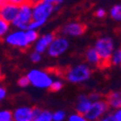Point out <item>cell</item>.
I'll list each match as a JSON object with an SVG mask.
<instances>
[{"label": "cell", "instance_id": "cell-1", "mask_svg": "<svg viewBox=\"0 0 121 121\" xmlns=\"http://www.w3.org/2000/svg\"><path fill=\"white\" fill-rule=\"evenodd\" d=\"M95 49L101 59V68L110 66V57L114 50L113 40L109 37L99 38L95 43Z\"/></svg>", "mask_w": 121, "mask_h": 121}, {"label": "cell", "instance_id": "cell-2", "mask_svg": "<svg viewBox=\"0 0 121 121\" xmlns=\"http://www.w3.org/2000/svg\"><path fill=\"white\" fill-rule=\"evenodd\" d=\"M92 75L91 68L86 64H79L71 67L65 72V78L72 83H82L90 78Z\"/></svg>", "mask_w": 121, "mask_h": 121}, {"label": "cell", "instance_id": "cell-3", "mask_svg": "<svg viewBox=\"0 0 121 121\" xmlns=\"http://www.w3.org/2000/svg\"><path fill=\"white\" fill-rule=\"evenodd\" d=\"M29 83L39 89H49L53 79L48 72L39 69H33L26 75Z\"/></svg>", "mask_w": 121, "mask_h": 121}, {"label": "cell", "instance_id": "cell-4", "mask_svg": "<svg viewBox=\"0 0 121 121\" xmlns=\"http://www.w3.org/2000/svg\"><path fill=\"white\" fill-rule=\"evenodd\" d=\"M109 109V106L107 100L101 99L95 102H92L89 109L84 113V116L88 121H98L106 115Z\"/></svg>", "mask_w": 121, "mask_h": 121}, {"label": "cell", "instance_id": "cell-5", "mask_svg": "<svg viewBox=\"0 0 121 121\" xmlns=\"http://www.w3.org/2000/svg\"><path fill=\"white\" fill-rule=\"evenodd\" d=\"M32 21V6H30L28 3H25L22 6H19V12L17 17L13 21L12 24L18 28V30H25L28 29V24Z\"/></svg>", "mask_w": 121, "mask_h": 121}, {"label": "cell", "instance_id": "cell-6", "mask_svg": "<svg viewBox=\"0 0 121 121\" xmlns=\"http://www.w3.org/2000/svg\"><path fill=\"white\" fill-rule=\"evenodd\" d=\"M55 10V5L49 2H42L32 7V19L34 21H46Z\"/></svg>", "mask_w": 121, "mask_h": 121}, {"label": "cell", "instance_id": "cell-7", "mask_svg": "<svg viewBox=\"0 0 121 121\" xmlns=\"http://www.w3.org/2000/svg\"><path fill=\"white\" fill-rule=\"evenodd\" d=\"M68 48H69V41L63 36H58V37H54L53 41L48 46L47 50L49 56L58 57L62 55Z\"/></svg>", "mask_w": 121, "mask_h": 121}, {"label": "cell", "instance_id": "cell-8", "mask_svg": "<svg viewBox=\"0 0 121 121\" xmlns=\"http://www.w3.org/2000/svg\"><path fill=\"white\" fill-rule=\"evenodd\" d=\"M5 41L8 45L18 48H27L30 47L27 42L25 31L22 30H17L12 33H9L5 38Z\"/></svg>", "mask_w": 121, "mask_h": 121}, {"label": "cell", "instance_id": "cell-9", "mask_svg": "<svg viewBox=\"0 0 121 121\" xmlns=\"http://www.w3.org/2000/svg\"><path fill=\"white\" fill-rule=\"evenodd\" d=\"M19 12V6L9 2H4L0 6V17L9 23H12Z\"/></svg>", "mask_w": 121, "mask_h": 121}, {"label": "cell", "instance_id": "cell-10", "mask_svg": "<svg viewBox=\"0 0 121 121\" xmlns=\"http://www.w3.org/2000/svg\"><path fill=\"white\" fill-rule=\"evenodd\" d=\"M87 29V26L82 22H69L66 25H64L60 33L64 36H72V37H77L82 35Z\"/></svg>", "mask_w": 121, "mask_h": 121}, {"label": "cell", "instance_id": "cell-11", "mask_svg": "<svg viewBox=\"0 0 121 121\" xmlns=\"http://www.w3.org/2000/svg\"><path fill=\"white\" fill-rule=\"evenodd\" d=\"M12 112L14 121H32L34 117V108L22 106L17 108Z\"/></svg>", "mask_w": 121, "mask_h": 121}, {"label": "cell", "instance_id": "cell-12", "mask_svg": "<svg viewBox=\"0 0 121 121\" xmlns=\"http://www.w3.org/2000/svg\"><path fill=\"white\" fill-rule=\"evenodd\" d=\"M54 37H55L54 33H48V34L43 35L41 38H39L35 44V52H37L39 53L45 52L48 49V46L53 41Z\"/></svg>", "mask_w": 121, "mask_h": 121}, {"label": "cell", "instance_id": "cell-13", "mask_svg": "<svg viewBox=\"0 0 121 121\" xmlns=\"http://www.w3.org/2000/svg\"><path fill=\"white\" fill-rule=\"evenodd\" d=\"M91 104H92V101L89 99L88 95L80 94L78 96V102H77V106H76L77 112L84 114L87 110L89 109Z\"/></svg>", "mask_w": 121, "mask_h": 121}, {"label": "cell", "instance_id": "cell-14", "mask_svg": "<svg viewBox=\"0 0 121 121\" xmlns=\"http://www.w3.org/2000/svg\"><path fill=\"white\" fill-rule=\"evenodd\" d=\"M32 121H53L52 112L48 109L34 108V117Z\"/></svg>", "mask_w": 121, "mask_h": 121}, {"label": "cell", "instance_id": "cell-15", "mask_svg": "<svg viewBox=\"0 0 121 121\" xmlns=\"http://www.w3.org/2000/svg\"><path fill=\"white\" fill-rule=\"evenodd\" d=\"M107 102L109 108L113 109L121 108V90L109 93L107 97Z\"/></svg>", "mask_w": 121, "mask_h": 121}, {"label": "cell", "instance_id": "cell-16", "mask_svg": "<svg viewBox=\"0 0 121 121\" xmlns=\"http://www.w3.org/2000/svg\"><path fill=\"white\" fill-rule=\"evenodd\" d=\"M85 58H86L87 62L89 64L94 65V66H98V67L101 66V59H100V56H99L98 52H96L95 48H89L86 50Z\"/></svg>", "mask_w": 121, "mask_h": 121}, {"label": "cell", "instance_id": "cell-17", "mask_svg": "<svg viewBox=\"0 0 121 121\" xmlns=\"http://www.w3.org/2000/svg\"><path fill=\"white\" fill-rule=\"evenodd\" d=\"M25 34H26V39L28 44L31 46L34 42H36L39 39V34L37 30H33V29H27L25 30Z\"/></svg>", "mask_w": 121, "mask_h": 121}, {"label": "cell", "instance_id": "cell-18", "mask_svg": "<svg viewBox=\"0 0 121 121\" xmlns=\"http://www.w3.org/2000/svg\"><path fill=\"white\" fill-rule=\"evenodd\" d=\"M110 17H112L114 21L121 22V4L114 5L109 11Z\"/></svg>", "mask_w": 121, "mask_h": 121}, {"label": "cell", "instance_id": "cell-19", "mask_svg": "<svg viewBox=\"0 0 121 121\" xmlns=\"http://www.w3.org/2000/svg\"><path fill=\"white\" fill-rule=\"evenodd\" d=\"M121 63V48L113 50L110 57V65H120Z\"/></svg>", "mask_w": 121, "mask_h": 121}, {"label": "cell", "instance_id": "cell-20", "mask_svg": "<svg viewBox=\"0 0 121 121\" xmlns=\"http://www.w3.org/2000/svg\"><path fill=\"white\" fill-rule=\"evenodd\" d=\"M9 28H10V23L0 17V39H2L7 34V32L9 31Z\"/></svg>", "mask_w": 121, "mask_h": 121}, {"label": "cell", "instance_id": "cell-21", "mask_svg": "<svg viewBox=\"0 0 121 121\" xmlns=\"http://www.w3.org/2000/svg\"><path fill=\"white\" fill-rule=\"evenodd\" d=\"M13 120V112L9 109H0V121Z\"/></svg>", "mask_w": 121, "mask_h": 121}, {"label": "cell", "instance_id": "cell-22", "mask_svg": "<svg viewBox=\"0 0 121 121\" xmlns=\"http://www.w3.org/2000/svg\"><path fill=\"white\" fill-rule=\"evenodd\" d=\"M67 117L66 112L62 109L55 110L54 112H52V120L53 121H64Z\"/></svg>", "mask_w": 121, "mask_h": 121}, {"label": "cell", "instance_id": "cell-23", "mask_svg": "<svg viewBox=\"0 0 121 121\" xmlns=\"http://www.w3.org/2000/svg\"><path fill=\"white\" fill-rule=\"evenodd\" d=\"M63 82L62 80H60V79H56V80H53L52 85H50L49 89H50V91H52V92H58L60 91L62 88H63Z\"/></svg>", "mask_w": 121, "mask_h": 121}, {"label": "cell", "instance_id": "cell-24", "mask_svg": "<svg viewBox=\"0 0 121 121\" xmlns=\"http://www.w3.org/2000/svg\"><path fill=\"white\" fill-rule=\"evenodd\" d=\"M68 121H88V120L86 119L84 114L75 112V113H72L68 117Z\"/></svg>", "mask_w": 121, "mask_h": 121}, {"label": "cell", "instance_id": "cell-25", "mask_svg": "<svg viewBox=\"0 0 121 121\" xmlns=\"http://www.w3.org/2000/svg\"><path fill=\"white\" fill-rule=\"evenodd\" d=\"M45 23H46V21H34V19H32V21L30 22L29 24H28V29L37 30L38 28H40Z\"/></svg>", "mask_w": 121, "mask_h": 121}, {"label": "cell", "instance_id": "cell-26", "mask_svg": "<svg viewBox=\"0 0 121 121\" xmlns=\"http://www.w3.org/2000/svg\"><path fill=\"white\" fill-rule=\"evenodd\" d=\"M17 84L18 86H21V87H27L30 83H29V80L27 78V77H22V78H19V79L17 80Z\"/></svg>", "mask_w": 121, "mask_h": 121}, {"label": "cell", "instance_id": "cell-27", "mask_svg": "<svg viewBox=\"0 0 121 121\" xmlns=\"http://www.w3.org/2000/svg\"><path fill=\"white\" fill-rule=\"evenodd\" d=\"M30 59H31V61L34 62V63L40 62V61H41V59H42L41 53H39L37 52H34L33 53H31V55H30Z\"/></svg>", "mask_w": 121, "mask_h": 121}, {"label": "cell", "instance_id": "cell-28", "mask_svg": "<svg viewBox=\"0 0 121 121\" xmlns=\"http://www.w3.org/2000/svg\"><path fill=\"white\" fill-rule=\"evenodd\" d=\"M89 99L92 101V102H95V101H98V100H101L102 99V96H101L100 93H97V92H92L88 95Z\"/></svg>", "mask_w": 121, "mask_h": 121}, {"label": "cell", "instance_id": "cell-29", "mask_svg": "<svg viewBox=\"0 0 121 121\" xmlns=\"http://www.w3.org/2000/svg\"><path fill=\"white\" fill-rule=\"evenodd\" d=\"M6 2L12 3V4L17 5V6H22L25 3H27V0H6Z\"/></svg>", "mask_w": 121, "mask_h": 121}, {"label": "cell", "instance_id": "cell-30", "mask_svg": "<svg viewBox=\"0 0 121 121\" xmlns=\"http://www.w3.org/2000/svg\"><path fill=\"white\" fill-rule=\"evenodd\" d=\"M98 121H115V119H114L112 113H108V112L106 115H104L102 118H101L100 120H98Z\"/></svg>", "mask_w": 121, "mask_h": 121}, {"label": "cell", "instance_id": "cell-31", "mask_svg": "<svg viewBox=\"0 0 121 121\" xmlns=\"http://www.w3.org/2000/svg\"><path fill=\"white\" fill-rule=\"evenodd\" d=\"M112 115H113L115 121H121V108L114 109V112H112Z\"/></svg>", "mask_w": 121, "mask_h": 121}, {"label": "cell", "instance_id": "cell-32", "mask_svg": "<svg viewBox=\"0 0 121 121\" xmlns=\"http://www.w3.org/2000/svg\"><path fill=\"white\" fill-rule=\"evenodd\" d=\"M6 96H7V90H6V88L3 87V86H0V103H1L2 101L6 98Z\"/></svg>", "mask_w": 121, "mask_h": 121}, {"label": "cell", "instance_id": "cell-33", "mask_svg": "<svg viewBox=\"0 0 121 121\" xmlns=\"http://www.w3.org/2000/svg\"><path fill=\"white\" fill-rule=\"evenodd\" d=\"M106 16V11L104 9H98L97 11H96V17H100V18H102Z\"/></svg>", "mask_w": 121, "mask_h": 121}, {"label": "cell", "instance_id": "cell-34", "mask_svg": "<svg viewBox=\"0 0 121 121\" xmlns=\"http://www.w3.org/2000/svg\"><path fill=\"white\" fill-rule=\"evenodd\" d=\"M45 0H27V3L30 5V6H36V5H38V4H40V3H42V2H44Z\"/></svg>", "mask_w": 121, "mask_h": 121}, {"label": "cell", "instance_id": "cell-35", "mask_svg": "<svg viewBox=\"0 0 121 121\" xmlns=\"http://www.w3.org/2000/svg\"><path fill=\"white\" fill-rule=\"evenodd\" d=\"M46 2H49V3H52L54 5H58L60 3H62L63 2V0H45Z\"/></svg>", "mask_w": 121, "mask_h": 121}, {"label": "cell", "instance_id": "cell-36", "mask_svg": "<svg viewBox=\"0 0 121 121\" xmlns=\"http://www.w3.org/2000/svg\"><path fill=\"white\" fill-rule=\"evenodd\" d=\"M4 2H6V0H0V6H1Z\"/></svg>", "mask_w": 121, "mask_h": 121}, {"label": "cell", "instance_id": "cell-37", "mask_svg": "<svg viewBox=\"0 0 121 121\" xmlns=\"http://www.w3.org/2000/svg\"><path fill=\"white\" fill-rule=\"evenodd\" d=\"M2 79V72H1V68H0V80Z\"/></svg>", "mask_w": 121, "mask_h": 121}, {"label": "cell", "instance_id": "cell-38", "mask_svg": "<svg viewBox=\"0 0 121 121\" xmlns=\"http://www.w3.org/2000/svg\"><path fill=\"white\" fill-rule=\"evenodd\" d=\"M120 66H121V63H120Z\"/></svg>", "mask_w": 121, "mask_h": 121}, {"label": "cell", "instance_id": "cell-39", "mask_svg": "<svg viewBox=\"0 0 121 121\" xmlns=\"http://www.w3.org/2000/svg\"><path fill=\"white\" fill-rule=\"evenodd\" d=\"M11 121H14V120H11Z\"/></svg>", "mask_w": 121, "mask_h": 121}]
</instances>
